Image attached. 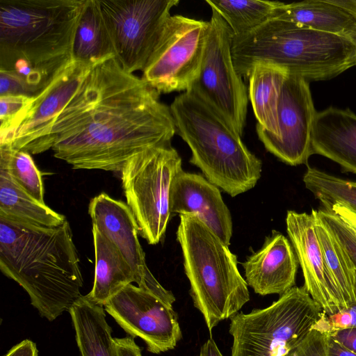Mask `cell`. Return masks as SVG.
<instances>
[{
	"instance_id": "obj_1",
	"label": "cell",
	"mask_w": 356,
	"mask_h": 356,
	"mask_svg": "<svg viewBox=\"0 0 356 356\" xmlns=\"http://www.w3.org/2000/svg\"><path fill=\"white\" fill-rule=\"evenodd\" d=\"M159 95L115 56L95 63L53 122L45 150L74 169L120 172L133 156L171 143L176 134Z\"/></svg>"
},
{
	"instance_id": "obj_2",
	"label": "cell",
	"mask_w": 356,
	"mask_h": 356,
	"mask_svg": "<svg viewBox=\"0 0 356 356\" xmlns=\"http://www.w3.org/2000/svg\"><path fill=\"white\" fill-rule=\"evenodd\" d=\"M0 269L49 321L83 296L80 259L67 220L47 227L0 216Z\"/></svg>"
},
{
	"instance_id": "obj_3",
	"label": "cell",
	"mask_w": 356,
	"mask_h": 356,
	"mask_svg": "<svg viewBox=\"0 0 356 356\" xmlns=\"http://www.w3.org/2000/svg\"><path fill=\"white\" fill-rule=\"evenodd\" d=\"M86 0H0V70L26 64L50 79L72 60Z\"/></svg>"
},
{
	"instance_id": "obj_4",
	"label": "cell",
	"mask_w": 356,
	"mask_h": 356,
	"mask_svg": "<svg viewBox=\"0 0 356 356\" xmlns=\"http://www.w3.org/2000/svg\"><path fill=\"white\" fill-rule=\"evenodd\" d=\"M232 54L242 77H248L257 63L273 64L308 81L330 79L356 65V49L348 38L276 19L233 36Z\"/></svg>"
},
{
	"instance_id": "obj_5",
	"label": "cell",
	"mask_w": 356,
	"mask_h": 356,
	"mask_svg": "<svg viewBox=\"0 0 356 356\" xmlns=\"http://www.w3.org/2000/svg\"><path fill=\"white\" fill-rule=\"evenodd\" d=\"M170 110L176 134L191 151L190 162L232 197L252 188L261 177V161L245 145L225 118L190 88L177 96Z\"/></svg>"
},
{
	"instance_id": "obj_6",
	"label": "cell",
	"mask_w": 356,
	"mask_h": 356,
	"mask_svg": "<svg viewBox=\"0 0 356 356\" xmlns=\"http://www.w3.org/2000/svg\"><path fill=\"white\" fill-rule=\"evenodd\" d=\"M179 218L176 235L190 295L211 332L250 300L248 285L228 245L195 216L181 214Z\"/></svg>"
},
{
	"instance_id": "obj_7",
	"label": "cell",
	"mask_w": 356,
	"mask_h": 356,
	"mask_svg": "<svg viewBox=\"0 0 356 356\" xmlns=\"http://www.w3.org/2000/svg\"><path fill=\"white\" fill-rule=\"evenodd\" d=\"M323 311L305 286H293L264 309L232 317L231 356H289Z\"/></svg>"
},
{
	"instance_id": "obj_8",
	"label": "cell",
	"mask_w": 356,
	"mask_h": 356,
	"mask_svg": "<svg viewBox=\"0 0 356 356\" xmlns=\"http://www.w3.org/2000/svg\"><path fill=\"white\" fill-rule=\"evenodd\" d=\"M182 161L171 143L147 147L129 159L121 173L127 204L149 244L159 243L170 220V194Z\"/></svg>"
},
{
	"instance_id": "obj_9",
	"label": "cell",
	"mask_w": 356,
	"mask_h": 356,
	"mask_svg": "<svg viewBox=\"0 0 356 356\" xmlns=\"http://www.w3.org/2000/svg\"><path fill=\"white\" fill-rule=\"evenodd\" d=\"M115 58L126 72L145 69L178 0H98Z\"/></svg>"
},
{
	"instance_id": "obj_10",
	"label": "cell",
	"mask_w": 356,
	"mask_h": 356,
	"mask_svg": "<svg viewBox=\"0 0 356 356\" xmlns=\"http://www.w3.org/2000/svg\"><path fill=\"white\" fill-rule=\"evenodd\" d=\"M209 28V21L170 15L143 79L159 94L188 90L199 74Z\"/></svg>"
},
{
	"instance_id": "obj_11",
	"label": "cell",
	"mask_w": 356,
	"mask_h": 356,
	"mask_svg": "<svg viewBox=\"0 0 356 356\" xmlns=\"http://www.w3.org/2000/svg\"><path fill=\"white\" fill-rule=\"evenodd\" d=\"M211 10L200 70L190 88L218 111L242 136L246 123L248 90L234 64L233 33L221 16L215 10Z\"/></svg>"
},
{
	"instance_id": "obj_12",
	"label": "cell",
	"mask_w": 356,
	"mask_h": 356,
	"mask_svg": "<svg viewBox=\"0 0 356 356\" xmlns=\"http://www.w3.org/2000/svg\"><path fill=\"white\" fill-rule=\"evenodd\" d=\"M104 307L129 335L143 339L152 353L172 350L181 338L172 305L138 286L127 285Z\"/></svg>"
},
{
	"instance_id": "obj_13",
	"label": "cell",
	"mask_w": 356,
	"mask_h": 356,
	"mask_svg": "<svg viewBox=\"0 0 356 356\" xmlns=\"http://www.w3.org/2000/svg\"><path fill=\"white\" fill-rule=\"evenodd\" d=\"M316 111L309 81L287 74L277 106L279 136H270L256 129L265 148L291 165L307 163L312 154L311 136Z\"/></svg>"
},
{
	"instance_id": "obj_14",
	"label": "cell",
	"mask_w": 356,
	"mask_h": 356,
	"mask_svg": "<svg viewBox=\"0 0 356 356\" xmlns=\"http://www.w3.org/2000/svg\"><path fill=\"white\" fill-rule=\"evenodd\" d=\"M94 63L72 60L63 67L32 102L24 120L6 145L31 154L45 150L53 122L81 87Z\"/></svg>"
},
{
	"instance_id": "obj_15",
	"label": "cell",
	"mask_w": 356,
	"mask_h": 356,
	"mask_svg": "<svg viewBox=\"0 0 356 356\" xmlns=\"http://www.w3.org/2000/svg\"><path fill=\"white\" fill-rule=\"evenodd\" d=\"M92 227L115 245L131 266L138 286L152 292L169 305L175 297L165 289L149 270L139 242V227L127 203L102 193L88 206Z\"/></svg>"
},
{
	"instance_id": "obj_16",
	"label": "cell",
	"mask_w": 356,
	"mask_h": 356,
	"mask_svg": "<svg viewBox=\"0 0 356 356\" xmlns=\"http://www.w3.org/2000/svg\"><path fill=\"white\" fill-rule=\"evenodd\" d=\"M286 231L305 280L304 286L322 310L330 315L346 308L325 261L316 233L314 216L288 211Z\"/></svg>"
},
{
	"instance_id": "obj_17",
	"label": "cell",
	"mask_w": 356,
	"mask_h": 356,
	"mask_svg": "<svg viewBox=\"0 0 356 356\" xmlns=\"http://www.w3.org/2000/svg\"><path fill=\"white\" fill-rule=\"evenodd\" d=\"M171 213L197 217L227 245L232 236L231 213L216 186L204 177L182 170L170 188Z\"/></svg>"
},
{
	"instance_id": "obj_18",
	"label": "cell",
	"mask_w": 356,
	"mask_h": 356,
	"mask_svg": "<svg viewBox=\"0 0 356 356\" xmlns=\"http://www.w3.org/2000/svg\"><path fill=\"white\" fill-rule=\"evenodd\" d=\"M242 266L248 285L261 296H281L295 285L298 261L289 240L275 230Z\"/></svg>"
},
{
	"instance_id": "obj_19",
	"label": "cell",
	"mask_w": 356,
	"mask_h": 356,
	"mask_svg": "<svg viewBox=\"0 0 356 356\" xmlns=\"http://www.w3.org/2000/svg\"><path fill=\"white\" fill-rule=\"evenodd\" d=\"M312 154L322 155L356 174V115L329 107L316 112L311 136Z\"/></svg>"
},
{
	"instance_id": "obj_20",
	"label": "cell",
	"mask_w": 356,
	"mask_h": 356,
	"mask_svg": "<svg viewBox=\"0 0 356 356\" xmlns=\"http://www.w3.org/2000/svg\"><path fill=\"white\" fill-rule=\"evenodd\" d=\"M271 19L288 21L346 38L356 27V15L341 6L338 0L280 2Z\"/></svg>"
},
{
	"instance_id": "obj_21",
	"label": "cell",
	"mask_w": 356,
	"mask_h": 356,
	"mask_svg": "<svg viewBox=\"0 0 356 356\" xmlns=\"http://www.w3.org/2000/svg\"><path fill=\"white\" fill-rule=\"evenodd\" d=\"M95 267L92 290L86 296L103 305L124 286L136 283L134 273L113 243L92 227Z\"/></svg>"
},
{
	"instance_id": "obj_22",
	"label": "cell",
	"mask_w": 356,
	"mask_h": 356,
	"mask_svg": "<svg viewBox=\"0 0 356 356\" xmlns=\"http://www.w3.org/2000/svg\"><path fill=\"white\" fill-rule=\"evenodd\" d=\"M81 356H118L103 305L82 296L70 309Z\"/></svg>"
},
{
	"instance_id": "obj_23",
	"label": "cell",
	"mask_w": 356,
	"mask_h": 356,
	"mask_svg": "<svg viewBox=\"0 0 356 356\" xmlns=\"http://www.w3.org/2000/svg\"><path fill=\"white\" fill-rule=\"evenodd\" d=\"M287 74L273 64L257 63L252 66L248 77V95L258 122L256 129L273 137L279 136L277 106Z\"/></svg>"
},
{
	"instance_id": "obj_24",
	"label": "cell",
	"mask_w": 356,
	"mask_h": 356,
	"mask_svg": "<svg viewBox=\"0 0 356 356\" xmlns=\"http://www.w3.org/2000/svg\"><path fill=\"white\" fill-rule=\"evenodd\" d=\"M0 216L36 226L54 227L65 217L40 202L16 184L9 174L0 169Z\"/></svg>"
},
{
	"instance_id": "obj_25",
	"label": "cell",
	"mask_w": 356,
	"mask_h": 356,
	"mask_svg": "<svg viewBox=\"0 0 356 356\" xmlns=\"http://www.w3.org/2000/svg\"><path fill=\"white\" fill-rule=\"evenodd\" d=\"M112 56L114 49L98 0H86L74 37L72 60L95 63Z\"/></svg>"
},
{
	"instance_id": "obj_26",
	"label": "cell",
	"mask_w": 356,
	"mask_h": 356,
	"mask_svg": "<svg viewBox=\"0 0 356 356\" xmlns=\"http://www.w3.org/2000/svg\"><path fill=\"white\" fill-rule=\"evenodd\" d=\"M314 226L319 244L346 308L355 303V280L356 268L347 252L326 222L312 209Z\"/></svg>"
},
{
	"instance_id": "obj_27",
	"label": "cell",
	"mask_w": 356,
	"mask_h": 356,
	"mask_svg": "<svg viewBox=\"0 0 356 356\" xmlns=\"http://www.w3.org/2000/svg\"><path fill=\"white\" fill-rule=\"evenodd\" d=\"M227 24L234 37L245 35L270 19L280 1L207 0Z\"/></svg>"
},
{
	"instance_id": "obj_28",
	"label": "cell",
	"mask_w": 356,
	"mask_h": 356,
	"mask_svg": "<svg viewBox=\"0 0 356 356\" xmlns=\"http://www.w3.org/2000/svg\"><path fill=\"white\" fill-rule=\"evenodd\" d=\"M0 169L6 171L29 195L44 203L41 173L30 153L10 145H0Z\"/></svg>"
},
{
	"instance_id": "obj_29",
	"label": "cell",
	"mask_w": 356,
	"mask_h": 356,
	"mask_svg": "<svg viewBox=\"0 0 356 356\" xmlns=\"http://www.w3.org/2000/svg\"><path fill=\"white\" fill-rule=\"evenodd\" d=\"M303 182L325 210L336 203H342L356 211L355 181L344 180L308 166Z\"/></svg>"
},
{
	"instance_id": "obj_30",
	"label": "cell",
	"mask_w": 356,
	"mask_h": 356,
	"mask_svg": "<svg viewBox=\"0 0 356 356\" xmlns=\"http://www.w3.org/2000/svg\"><path fill=\"white\" fill-rule=\"evenodd\" d=\"M31 102L32 97L24 95L0 97V145L9 143L24 120Z\"/></svg>"
},
{
	"instance_id": "obj_31",
	"label": "cell",
	"mask_w": 356,
	"mask_h": 356,
	"mask_svg": "<svg viewBox=\"0 0 356 356\" xmlns=\"http://www.w3.org/2000/svg\"><path fill=\"white\" fill-rule=\"evenodd\" d=\"M341 243L356 268V236L335 214L327 210H316Z\"/></svg>"
},
{
	"instance_id": "obj_32",
	"label": "cell",
	"mask_w": 356,
	"mask_h": 356,
	"mask_svg": "<svg viewBox=\"0 0 356 356\" xmlns=\"http://www.w3.org/2000/svg\"><path fill=\"white\" fill-rule=\"evenodd\" d=\"M328 334L313 328L289 356H327Z\"/></svg>"
},
{
	"instance_id": "obj_33",
	"label": "cell",
	"mask_w": 356,
	"mask_h": 356,
	"mask_svg": "<svg viewBox=\"0 0 356 356\" xmlns=\"http://www.w3.org/2000/svg\"><path fill=\"white\" fill-rule=\"evenodd\" d=\"M8 95L35 96L32 90L17 74L0 70V97Z\"/></svg>"
},
{
	"instance_id": "obj_34",
	"label": "cell",
	"mask_w": 356,
	"mask_h": 356,
	"mask_svg": "<svg viewBox=\"0 0 356 356\" xmlns=\"http://www.w3.org/2000/svg\"><path fill=\"white\" fill-rule=\"evenodd\" d=\"M326 210L338 216L356 236L355 210L342 203H336Z\"/></svg>"
},
{
	"instance_id": "obj_35",
	"label": "cell",
	"mask_w": 356,
	"mask_h": 356,
	"mask_svg": "<svg viewBox=\"0 0 356 356\" xmlns=\"http://www.w3.org/2000/svg\"><path fill=\"white\" fill-rule=\"evenodd\" d=\"M118 356H142L140 347L134 338L129 335L123 338H114Z\"/></svg>"
},
{
	"instance_id": "obj_36",
	"label": "cell",
	"mask_w": 356,
	"mask_h": 356,
	"mask_svg": "<svg viewBox=\"0 0 356 356\" xmlns=\"http://www.w3.org/2000/svg\"><path fill=\"white\" fill-rule=\"evenodd\" d=\"M329 334L344 347L356 353V327L333 331Z\"/></svg>"
},
{
	"instance_id": "obj_37",
	"label": "cell",
	"mask_w": 356,
	"mask_h": 356,
	"mask_svg": "<svg viewBox=\"0 0 356 356\" xmlns=\"http://www.w3.org/2000/svg\"><path fill=\"white\" fill-rule=\"evenodd\" d=\"M4 356H38V350L34 342L25 339L14 346Z\"/></svg>"
},
{
	"instance_id": "obj_38",
	"label": "cell",
	"mask_w": 356,
	"mask_h": 356,
	"mask_svg": "<svg viewBox=\"0 0 356 356\" xmlns=\"http://www.w3.org/2000/svg\"><path fill=\"white\" fill-rule=\"evenodd\" d=\"M327 356H356V353L344 347L328 334Z\"/></svg>"
},
{
	"instance_id": "obj_39",
	"label": "cell",
	"mask_w": 356,
	"mask_h": 356,
	"mask_svg": "<svg viewBox=\"0 0 356 356\" xmlns=\"http://www.w3.org/2000/svg\"><path fill=\"white\" fill-rule=\"evenodd\" d=\"M199 356H223L214 339L211 337L200 348Z\"/></svg>"
},
{
	"instance_id": "obj_40",
	"label": "cell",
	"mask_w": 356,
	"mask_h": 356,
	"mask_svg": "<svg viewBox=\"0 0 356 356\" xmlns=\"http://www.w3.org/2000/svg\"><path fill=\"white\" fill-rule=\"evenodd\" d=\"M347 38L351 41L356 49V27L347 35ZM356 63V54H355Z\"/></svg>"
},
{
	"instance_id": "obj_41",
	"label": "cell",
	"mask_w": 356,
	"mask_h": 356,
	"mask_svg": "<svg viewBox=\"0 0 356 356\" xmlns=\"http://www.w3.org/2000/svg\"><path fill=\"white\" fill-rule=\"evenodd\" d=\"M355 302H356V271H355Z\"/></svg>"
}]
</instances>
